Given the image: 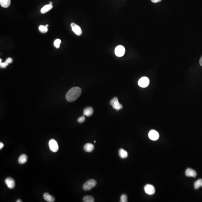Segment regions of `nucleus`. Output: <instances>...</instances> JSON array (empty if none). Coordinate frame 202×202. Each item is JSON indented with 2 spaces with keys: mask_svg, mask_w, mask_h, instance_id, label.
Here are the masks:
<instances>
[{
  "mask_svg": "<svg viewBox=\"0 0 202 202\" xmlns=\"http://www.w3.org/2000/svg\"><path fill=\"white\" fill-rule=\"evenodd\" d=\"M81 90L80 88L75 87L70 89L67 93L66 98L68 102H73L77 100L80 96Z\"/></svg>",
  "mask_w": 202,
  "mask_h": 202,
  "instance_id": "1",
  "label": "nucleus"
},
{
  "mask_svg": "<svg viewBox=\"0 0 202 202\" xmlns=\"http://www.w3.org/2000/svg\"><path fill=\"white\" fill-rule=\"evenodd\" d=\"M96 185L97 182L96 180L93 179H91L84 184L83 189L85 191H88L94 188Z\"/></svg>",
  "mask_w": 202,
  "mask_h": 202,
  "instance_id": "2",
  "label": "nucleus"
},
{
  "mask_svg": "<svg viewBox=\"0 0 202 202\" xmlns=\"http://www.w3.org/2000/svg\"><path fill=\"white\" fill-rule=\"evenodd\" d=\"M110 105L112 106L114 109L117 111L123 108V106L119 103L118 98L116 97H115L110 101Z\"/></svg>",
  "mask_w": 202,
  "mask_h": 202,
  "instance_id": "3",
  "label": "nucleus"
},
{
  "mask_svg": "<svg viewBox=\"0 0 202 202\" xmlns=\"http://www.w3.org/2000/svg\"><path fill=\"white\" fill-rule=\"evenodd\" d=\"M49 146L50 150L53 152H57L59 149L58 144L54 139H51L49 141Z\"/></svg>",
  "mask_w": 202,
  "mask_h": 202,
  "instance_id": "4",
  "label": "nucleus"
},
{
  "mask_svg": "<svg viewBox=\"0 0 202 202\" xmlns=\"http://www.w3.org/2000/svg\"><path fill=\"white\" fill-rule=\"evenodd\" d=\"M150 81L149 78L146 77H143L138 80V85L142 88H146L149 85Z\"/></svg>",
  "mask_w": 202,
  "mask_h": 202,
  "instance_id": "5",
  "label": "nucleus"
},
{
  "mask_svg": "<svg viewBox=\"0 0 202 202\" xmlns=\"http://www.w3.org/2000/svg\"><path fill=\"white\" fill-rule=\"evenodd\" d=\"M125 51V48L123 46L119 45L115 48V54L117 57H122L124 55Z\"/></svg>",
  "mask_w": 202,
  "mask_h": 202,
  "instance_id": "6",
  "label": "nucleus"
},
{
  "mask_svg": "<svg viewBox=\"0 0 202 202\" xmlns=\"http://www.w3.org/2000/svg\"><path fill=\"white\" fill-rule=\"evenodd\" d=\"M145 192L149 195H152L155 194V189L153 185L150 184H147L144 187Z\"/></svg>",
  "mask_w": 202,
  "mask_h": 202,
  "instance_id": "7",
  "label": "nucleus"
},
{
  "mask_svg": "<svg viewBox=\"0 0 202 202\" xmlns=\"http://www.w3.org/2000/svg\"><path fill=\"white\" fill-rule=\"evenodd\" d=\"M71 26L72 28V31L77 35L80 36L82 34V31L80 27L77 24L75 23H72L71 24Z\"/></svg>",
  "mask_w": 202,
  "mask_h": 202,
  "instance_id": "8",
  "label": "nucleus"
},
{
  "mask_svg": "<svg viewBox=\"0 0 202 202\" xmlns=\"http://www.w3.org/2000/svg\"><path fill=\"white\" fill-rule=\"evenodd\" d=\"M149 138L152 140L156 141L159 138V134L154 130H152L149 133Z\"/></svg>",
  "mask_w": 202,
  "mask_h": 202,
  "instance_id": "9",
  "label": "nucleus"
},
{
  "mask_svg": "<svg viewBox=\"0 0 202 202\" xmlns=\"http://www.w3.org/2000/svg\"><path fill=\"white\" fill-rule=\"evenodd\" d=\"M5 182L9 188L13 189L15 186V182L14 180L11 177H8L6 179Z\"/></svg>",
  "mask_w": 202,
  "mask_h": 202,
  "instance_id": "10",
  "label": "nucleus"
},
{
  "mask_svg": "<svg viewBox=\"0 0 202 202\" xmlns=\"http://www.w3.org/2000/svg\"><path fill=\"white\" fill-rule=\"evenodd\" d=\"M185 175L189 177H195L197 176V173L194 170L188 168L186 170Z\"/></svg>",
  "mask_w": 202,
  "mask_h": 202,
  "instance_id": "11",
  "label": "nucleus"
},
{
  "mask_svg": "<svg viewBox=\"0 0 202 202\" xmlns=\"http://www.w3.org/2000/svg\"><path fill=\"white\" fill-rule=\"evenodd\" d=\"M94 146L92 143H87L85 145L84 147V150L87 152H92L94 150Z\"/></svg>",
  "mask_w": 202,
  "mask_h": 202,
  "instance_id": "12",
  "label": "nucleus"
},
{
  "mask_svg": "<svg viewBox=\"0 0 202 202\" xmlns=\"http://www.w3.org/2000/svg\"><path fill=\"white\" fill-rule=\"evenodd\" d=\"M43 198L47 202H54L55 200V198L48 193H45L44 194Z\"/></svg>",
  "mask_w": 202,
  "mask_h": 202,
  "instance_id": "13",
  "label": "nucleus"
},
{
  "mask_svg": "<svg viewBox=\"0 0 202 202\" xmlns=\"http://www.w3.org/2000/svg\"><path fill=\"white\" fill-rule=\"evenodd\" d=\"M53 8V5L51 4L46 5L41 9V12L42 14L45 13L49 11L50 9H52Z\"/></svg>",
  "mask_w": 202,
  "mask_h": 202,
  "instance_id": "14",
  "label": "nucleus"
},
{
  "mask_svg": "<svg viewBox=\"0 0 202 202\" xmlns=\"http://www.w3.org/2000/svg\"><path fill=\"white\" fill-rule=\"evenodd\" d=\"M93 113V109L91 107H88L85 108L84 111V114L87 116H90Z\"/></svg>",
  "mask_w": 202,
  "mask_h": 202,
  "instance_id": "15",
  "label": "nucleus"
},
{
  "mask_svg": "<svg viewBox=\"0 0 202 202\" xmlns=\"http://www.w3.org/2000/svg\"><path fill=\"white\" fill-rule=\"evenodd\" d=\"M11 3V0H0V4L3 8H8L10 5Z\"/></svg>",
  "mask_w": 202,
  "mask_h": 202,
  "instance_id": "16",
  "label": "nucleus"
},
{
  "mask_svg": "<svg viewBox=\"0 0 202 202\" xmlns=\"http://www.w3.org/2000/svg\"><path fill=\"white\" fill-rule=\"evenodd\" d=\"M27 160V155L25 154H23L19 156V158L18 163L20 164H24L26 163Z\"/></svg>",
  "mask_w": 202,
  "mask_h": 202,
  "instance_id": "17",
  "label": "nucleus"
},
{
  "mask_svg": "<svg viewBox=\"0 0 202 202\" xmlns=\"http://www.w3.org/2000/svg\"><path fill=\"white\" fill-rule=\"evenodd\" d=\"M119 156L122 159H125L127 158L128 156V154L127 152L123 149H120L119 152Z\"/></svg>",
  "mask_w": 202,
  "mask_h": 202,
  "instance_id": "18",
  "label": "nucleus"
},
{
  "mask_svg": "<svg viewBox=\"0 0 202 202\" xmlns=\"http://www.w3.org/2000/svg\"><path fill=\"white\" fill-rule=\"evenodd\" d=\"M194 187L195 189H197L202 187V179H199L196 181L194 184Z\"/></svg>",
  "mask_w": 202,
  "mask_h": 202,
  "instance_id": "19",
  "label": "nucleus"
},
{
  "mask_svg": "<svg viewBox=\"0 0 202 202\" xmlns=\"http://www.w3.org/2000/svg\"><path fill=\"white\" fill-rule=\"evenodd\" d=\"M83 201L84 202H94V199L92 196H86L83 198Z\"/></svg>",
  "mask_w": 202,
  "mask_h": 202,
  "instance_id": "20",
  "label": "nucleus"
},
{
  "mask_svg": "<svg viewBox=\"0 0 202 202\" xmlns=\"http://www.w3.org/2000/svg\"><path fill=\"white\" fill-rule=\"evenodd\" d=\"M39 30L42 33H46L48 31V27L44 26L41 25L39 27Z\"/></svg>",
  "mask_w": 202,
  "mask_h": 202,
  "instance_id": "21",
  "label": "nucleus"
},
{
  "mask_svg": "<svg viewBox=\"0 0 202 202\" xmlns=\"http://www.w3.org/2000/svg\"><path fill=\"white\" fill-rule=\"evenodd\" d=\"M61 43V41L60 39H57L55 40L54 42V45L55 48H60Z\"/></svg>",
  "mask_w": 202,
  "mask_h": 202,
  "instance_id": "22",
  "label": "nucleus"
},
{
  "mask_svg": "<svg viewBox=\"0 0 202 202\" xmlns=\"http://www.w3.org/2000/svg\"><path fill=\"white\" fill-rule=\"evenodd\" d=\"M120 202H127V197L125 194H123L120 197Z\"/></svg>",
  "mask_w": 202,
  "mask_h": 202,
  "instance_id": "23",
  "label": "nucleus"
},
{
  "mask_svg": "<svg viewBox=\"0 0 202 202\" xmlns=\"http://www.w3.org/2000/svg\"><path fill=\"white\" fill-rule=\"evenodd\" d=\"M85 119V117H84V116H82L78 119V123H82L84 122Z\"/></svg>",
  "mask_w": 202,
  "mask_h": 202,
  "instance_id": "24",
  "label": "nucleus"
},
{
  "mask_svg": "<svg viewBox=\"0 0 202 202\" xmlns=\"http://www.w3.org/2000/svg\"><path fill=\"white\" fill-rule=\"evenodd\" d=\"M9 64L6 62L4 63H0V66L2 68H5Z\"/></svg>",
  "mask_w": 202,
  "mask_h": 202,
  "instance_id": "25",
  "label": "nucleus"
},
{
  "mask_svg": "<svg viewBox=\"0 0 202 202\" xmlns=\"http://www.w3.org/2000/svg\"><path fill=\"white\" fill-rule=\"evenodd\" d=\"M13 59H12L11 58H8L6 59V61L5 62L8 63V64H10V63H12L13 62Z\"/></svg>",
  "mask_w": 202,
  "mask_h": 202,
  "instance_id": "26",
  "label": "nucleus"
},
{
  "mask_svg": "<svg viewBox=\"0 0 202 202\" xmlns=\"http://www.w3.org/2000/svg\"><path fill=\"white\" fill-rule=\"evenodd\" d=\"M162 0H151L152 2L153 3H156L161 1Z\"/></svg>",
  "mask_w": 202,
  "mask_h": 202,
  "instance_id": "27",
  "label": "nucleus"
},
{
  "mask_svg": "<svg viewBox=\"0 0 202 202\" xmlns=\"http://www.w3.org/2000/svg\"><path fill=\"white\" fill-rule=\"evenodd\" d=\"M4 146V145L2 143H0V149H1Z\"/></svg>",
  "mask_w": 202,
  "mask_h": 202,
  "instance_id": "28",
  "label": "nucleus"
},
{
  "mask_svg": "<svg viewBox=\"0 0 202 202\" xmlns=\"http://www.w3.org/2000/svg\"><path fill=\"white\" fill-rule=\"evenodd\" d=\"M199 64L201 66H202V56L200 58V60H199Z\"/></svg>",
  "mask_w": 202,
  "mask_h": 202,
  "instance_id": "29",
  "label": "nucleus"
},
{
  "mask_svg": "<svg viewBox=\"0 0 202 202\" xmlns=\"http://www.w3.org/2000/svg\"><path fill=\"white\" fill-rule=\"evenodd\" d=\"M16 202H22V200H21V199H18V200H17V201H16Z\"/></svg>",
  "mask_w": 202,
  "mask_h": 202,
  "instance_id": "30",
  "label": "nucleus"
},
{
  "mask_svg": "<svg viewBox=\"0 0 202 202\" xmlns=\"http://www.w3.org/2000/svg\"><path fill=\"white\" fill-rule=\"evenodd\" d=\"M45 26L46 27H48V25H45Z\"/></svg>",
  "mask_w": 202,
  "mask_h": 202,
  "instance_id": "31",
  "label": "nucleus"
},
{
  "mask_svg": "<svg viewBox=\"0 0 202 202\" xmlns=\"http://www.w3.org/2000/svg\"><path fill=\"white\" fill-rule=\"evenodd\" d=\"M96 141H94V143H96Z\"/></svg>",
  "mask_w": 202,
  "mask_h": 202,
  "instance_id": "32",
  "label": "nucleus"
}]
</instances>
